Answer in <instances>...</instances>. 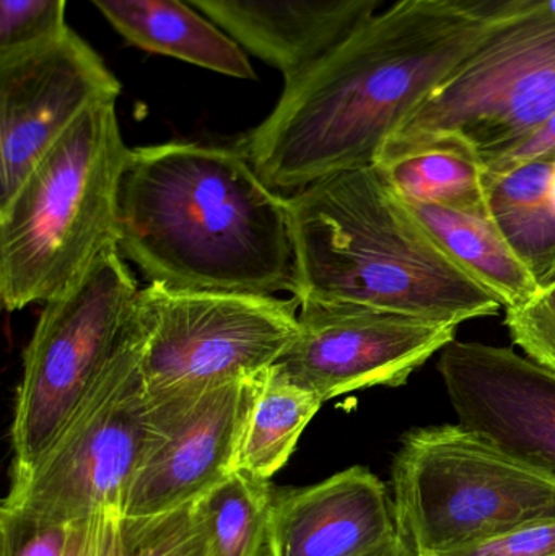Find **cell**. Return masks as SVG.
<instances>
[{
    "mask_svg": "<svg viewBox=\"0 0 555 556\" xmlns=\"http://www.w3.org/2000/svg\"><path fill=\"white\" fill-rule=\"evenodd\" d=\"M507 20L449 0H396L286 78L241 152L276 191L371 166L427 94Z\"/></svg>",
    "mask_w": 555,
    "mask_h": 556,
    "instance_id": "6da1fadb",
    "label": "cell"
},
{
    "mask_svg": "<svg viewBox=\"0 0 555 556\" xmlns=\"http://www.w3.org/2000/svg\"><path fill=\"white\" fill-rule=\"evenodd\" d=\"M117 247L150 283L176 290H299L289 201L241 149L169 142L130 150Z\"/></svg>",
    "mask_w": 555,
    "mask_h": 556,
    "instance_id": "7a4b0ae2",
    "label": "cell"
},
{
    "mask_svg": "<svg viewBox=\"0 0 555 556\" xmlns=\"http://www.w3.org/2000/svg\"><path fill=\"white\" fill-rule=\"evenodd\" d=\"M287 201L299 301L362 304L458 326L504 307L446 256L374 165L319 179Z\"/></svg>",
    "mask_w": 555,
    "mask_h": 556,
    "instance_id": "3957f363",
    "label": "cell"
},
{
    "mask_svg": "<svg viewBox=\"0 0 555 556\" xmlns=\"http://www.w3.org/2000/svg\"><path fill=\"white\" fill-rule=\"evenodd\" d=\"M116 103L88 108L0 205V294L7 309L59 296L117 244L121 179L130 149Z\"/></svg>",
    "mask_w": 555,
    "mask_h": 556,
    "instance_id": "277c9868",
    "label": "cell"
},
{
    "mask_svg": "<svg viewBox=\"0 0 555 556\" xmlns=\"http://www.w3.org/2000/svg\"><path fill=\"white\" fill-rule=\"evenodd\" d=\"M398 531L439 556L555 521V473L462 425L414 428L391 464Z\"/></svg>",
    "mask_w": 555,
    "mask_h": 556,
    "instance_id": "5b68a950",
    "label": "cell"
},
{
    "mask_svg": "<svg viewBox=\"0 0 555 556\" xmlns=\"http://www.w3.org/2000/svg\"><path fill=\"white\" fill-rule=\"evenodd\" d=\"M139 293L113 244L68 290L46 301L23 356L13 477L31 472L84 407L129 332Z\"/></svg>",
    "mask_w": 555,
    "mask_h": 556,
    "instance_id": "8992f818",
    "label": "cell"
},
{
    "mask_svg": "<svg viewBox=\"0 0 555 556\" xmlns=\"http://www.w3.org/2000/svg\"><path fill=\"white\" fill-rule=\"evenodd\" d=\"M142 349L134 314L119 352L84 407L31 472L12 477L3 505L67 525L100 511L121 515L165 425V407L146 388Z\"/></svg>",
    "mask_w": 555,
    "mask_h": 556,
    "instance_id": "52a82bcc",
    "label": "cell"
},
{
    "mask_svg": "<svg viewBox=\"0 0 555 556\" xmlns=\"http://www.w3.org/2000/svg\"><path fill=\"white\" fill-rule=\"evenodd\" d=\"M299 311L295 296L150 283L136 304L150 397L168 401L266 371L295 342Z\"/></svg>",
    "mask_w": 555,
    "mask_h": 556,
    "instance_id": "ba28073f",
    "label": "cell"
},
{
    "mask_svg": "<svg viewBox=\"0 0 555 556\" xmlns=\"http://www.w3.org/2000/svg\"><path fill=\"white\" fill-rule=\"evenodd\" d=\"M555 114V15L546 3L499 25L396 134L465 140L485 168Z\"/></svg>",
    "mask_w": 555,
    "mask_h": 556,
    "instance_id": "9c48e42d",
    "label": "cell"
},
{
    "mask_svg": "<svg viewBox=\"0 0 555 556\" xmlns=\"http://www.w3.org/2000/svg\"><path fill=\"white\" fill-rule=\"evenodd\" d=\"M300 330L277 368L323 402L398 388L455 340L458 324L351 303L300 301Z\"/></svg>",
    "mask_w": 555,
    "mask_h": 556,
    "instance_id": "30bf717a",
    "label": "cell"
},
{
    "mask_svg": "<svg viewBox=\"0 0 555 556\" xmlns=\"http://www.w3.org/2000/svg\"><path fill=\"white\" fill-rule=\"evenodd\" d=\"M119 94L116 75L71 28L0 55V205L88 108Z\"/></svg>",
    "mask_w": 555,
    "mask_h": 556,
    "instance_id": "8fae6325",
    "label": "cell"
},
{
    "mask_svg": "<svg viewBox=\"0 0 555 556\" xmlns=\"http://www.w3.org/2000/svg\"><path fill=\"white\" fill-rule=\"evenodd\" d=\"M266 371L155 401L165 407L162 437L134 477L121 515L149 516L178 508L237 472L244 428Z\"/></svg>",
    "mask_w": 555,
    "mask_h": 556,
    "instance_id": "7c38bea8",
    "label": "cell"
},
{
    "mask_svg": "<svg viewBox=\"0 0 555 556\" xmlns=\"http://www.w3.org/2000/svg\"><path fill=\"white\" fill-rule=\"evenodd\" d=\"M459 425L555 473V371L507 346L453 340L439 359Z\"/></svg>",
    "mask_w": 555,
    "mask_h": 556,
    "instance_id": "4fadbf2b",
    "label": "cell"
},
{
    "mask_svg": "<svg viewBox=\"0 0 555 556\" xmlns=\"http://www.w3.org/2000/svg\"><path fill=\"white\" fill-rule=\"evenodd\" d=\"M396 531L387 485L354 466L315 485L276 489L270 556H357Z\"/></svg>",
    "mask_w": 555,
    "mask_h": 556,
    "instance_id": "5bb4252c",
    "label": "cell"
},
{
    "mask_svg": "<svg viewBox=\"0 0 555 556\" xmlns=\"http://www.w3.org/2000/svg\"><path fill=\"white\" fill-rule=\"evenodd\" d=\"M241 48L292 77L377 12L381 0H186Z\"/></svg>",
    "mask_w": 555,
    "mask_h": 556,
    "instance_id": "9a60e30c",
    "label": "cell"
},
{
    "mask_svg": "<svg viewBox=\"0 0 555 556\" xmlns=\"http://www.w3.org/2000/svg\"><path fill=\"white\" fill-rule=\"evenodd\" d=\"M136 48L228 77L256 78L243 48L186 0H90Z\"/></svg>",
    "mask_w": 555,
    "mask_h": 556,
    "instance_id": "2e32d148",
    "label": "cell"
},
{
    "mask_svg": "<svg viewBox=\"0 0 555 556\" xmlns=\"http://www.w3.org/2000/svg\"><path fill=\"white\" fill-rule=\"evenodd\" d=\"M403 201L449 207H488L485 165L455 136L394 134L374 162Z\"/></svg>",
    "mask_w": 555,
    "mask_h": 556,
    "instance_id": "e0dca14e",
    "label": "cell"
},
{
    "mask_svg": "<svg viewBox=\"0 0 555 556\" xmlns=\"http://www.w3.org/2000/svg\"><path fill=\"white\" fill-rule=\"evenodd\" d=\"M446 256L502 306L524 303L538 290L537 278L508 243L488 207L465 208L406 202Z\"/></svg>",
    "mask_w": 555,
    "mask_h": 556,
    "instance_id": "ac0fdd59",
    "label": "cell"
},
{
    "mask_svg": "<svg viewBox=\"0 0 555 556\" xmlns=\"http://www.w3.org/2000/svg\"><path fill=\"white\" fill-rule=\"evenodd\" d=\"M485 201L538 285L555 278V155L485 169Z\"/></svg>",
    "mask_w": 555,
    "mask_h": 556,
    "instance_id": "d6986e66",
    "label": "cell"
},
{
    "mask_svg": "<svg viewBox=\"0 0 555 556\" xmlns=\"http://www.w3.org/2000/svg\"><path fill=\"white\" fill-rule=\"evenodd\" d=\"M325 402L283 375L276 365L264 372L238 451L237 470L270 480L299 444L306 425Z\"/></svg>",
    "mask_w": 555,
    "mask_h": 556,
    "instance_id": "ffe728a7",
    "label": "cell"
},
{
    "mask_svg": "<svg viewBox=\"0 0 555 556\" xmlns=\"http://www.w3.org/2000/svg\"><path fill=\"white\" fill-rule=\"evenodd\" d=\"M274 496L270 480L243 470L209 492L207 556H270Z\"/></svg>",
    "mask_w": 555,
    "mask_h": 556,
    "instance_id": "44dd1931",
    "label": "cell"
},
{
    "mask_svg": "<svg viewBox=\"0 0 555 556\" xmlns=\"http://www.w3.org/2000/svg\"><path fill=\"white\" fill-rule=\"evenodd\" d=\"M204 496L149 516L119 515L111 556H207Z\"/></svg>",
    "mask_w": 555,
    "mask_h": 556,
    "instance_id": "7402d4cb",
    "label": "cell"
},
{
    "mask_svg": "<svg viewBox=\"0 0 555 556\" xmlns=\"http://www.w3.org/2000/svg\"><path fill=\"white\" fill-rule=\"evenodd\" d=\"M65 7L67 0H0V55L64 35Z\"/></svg>",
    "mask_w": 555,
    "mask_h": 556,
    "instance_id": "603a6c76",
    "label": "cell"
},
{
    "mask_svg": "<svg viewBox=\"0 0 555 556\" xmlns=\"http://www.w3.org/2000/svg\"><path fill=\"white\" fill-rule=\"evenodd\" d=\"M505 326L528 358L555 371V278L524 303L505 307Z\"/></svg>",
    "mask_w": 555,
    "mask_h": 556,
    "instance_id": "cb8c5ba5",
    "label": "cell"
},
{
    "mask_svg": "<svg viewBox=\"0 0 555 556\" xmlns=\"http://www.w3.org/2000/svg\"><path fill=\"white\" fill-rule=\"evenodd\" d=\"M72 525L51 521L15 506L0 509V556H64Z\"/></svg>",
    "mask_w": 555,
    "mask_h": 556,
    "instance_id": "d4e9b609",
    "label": "cell"
},
{
    "mask_svg": "<svg viewBox=\"0 0 555 556\" xmlns=\"http://www.w3.org/2000/svg\"><path fill=\"white\" fill-rule=\"evenodd\" d=\"M439 556H555V521L518 529Z\"/></svg>",
    "mask_w": 555,
    "mask_h": 556,
    "instance_id": "484cf974",
    "label": "cell"
},
{
    "mask_svg": "<svg viewBox=\"0 0 555 556\" xmlns=\"http://www.w3.org/2000/svg\"><path fill=\"white\" fill-rule=\"evenodd\" d=\"M119 513L100 511L72 525L64 556H111Z\"/></svg>",
    "mask_w": 555,
    "mask_h": 556,
    "instance_id": "4316f807",
    "label": "cell"
},
{
    "mask_svg": "<svg viewBox=\"0 0 555 556\" xmlns=\"http://www.w3.org/2000/svg\"><path fill=\"white\" fill-rule=\"evenodd\" d=\"M465 12L488 20L510 18L544 5L546 0H449Z\"/></svg>",
    "mask_w": 555,
    "mask_h": 556,
    "instance_id": "83f0119b",
    "label": "cell"
},
{
    "mask_svg": "<svg viewBox=\"0 0 555 556\" xmlns=\"http://www.w3.org/2000/svg\"><path fill=\"white\" fill-rule=\"evenodd\" d=\"M357 556H416V554H414L409 542L404 539V535L396 531L390 539L381 542L377 547L370 548L365 554Z\"/></svg>",
    "mask_w": 555,
    "mask_h": 556,
    "instance_id": "f1b7e54d",
    "label": "cell"
}]
</instances>
